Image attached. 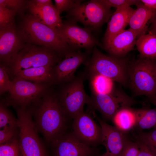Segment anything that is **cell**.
I'll return each mask as SVG.
<instances>
[{
  "instance_id": "cell-1",
  "label": "cell",
  "mask_w": 156,
  "mask_h": 156,
  "mask_svg": "<svg viewBox=\"0 0 156 156\" xmlns=\"http://www.w3.org/2000/svg\"><path fill=\"white\" fill-rule=\"evenodd\" d=\"M35 105V123L47 142L50 143L66 132L69 118L59 103L57 94L49 90Z\"/></svg>"
},
{
  "instance_id": "cell-2",
  "label": "cell",
  "mask_w": 156,
  "mask_h": 156,
  "mask_svg": "<svg viewBox=\"0 0 156 156\" xmlns=\"http://www.w3.org/2000/svg\"><path fill=\"white\" fill-rule=\"evenodd\" d=\"M21 30L29 42L53 50L62 56L73 50L65 40L60 30L42 23L32 15L24 17Z\"/></svg>"
},
{
  "instance_id": "cell-3",
  "label": "cell",
  "mask_w": 156,
  "mask_h": 156,
  "mask_svg": "<svg viewBox=\"0 0 156 156\" xmlns=\"http://www.w3.org/2000/svg\"><path fill=\"white\" fill-rule=\"evenodd\" d=\"M128 85L135 94L156 96V60L140 57L129 63Z\"/></svg>"
},
{
  "instance_id": "cell-4",
  "label": "cell",
  "mask_w": 156,
  "mask_h": 156,
  "mask_svg": "<svg viewBox=\"0 0 156 156\" xmlns=\"http://www.w3.org/2000/svg\"><path fill=\"white\" fill-rule=\"evenodd\" d=\"M129 63L126 59L107 56L95 48L86 64L89 75H100L126 86L128 85Z\"/></svg>"
},
{
  "instance_id": "cell-5",
  "label": "cell",
  "mask_w": 156,
  "mask_h": 156,
  "mask_svg": "<svg viewBox=\"0 0 156 156\" xmlns=\"http://www.w3.org/2000/svg\"><path fill=\"white\" fill-rule=\"evenodd\" d=\"M62 55L44 47L26 45L11 60L7 67L9 74L13 75L18 71L40 66H55L60 61Z\"/></svg>"
},
{
  "instance_id": "cell-6",
  "label": "cell",
  "mask_w": 156,
  "mask_h": 156,
  "mask_svg": "<svg viewBox=\"0 0 156 156\" xmlns=\"http://www.w3.org/2000/svg\"><path fill=\"white\" fill-rule=\"evenodd\" d=\"M20 151L27 156H47L37 133L31 110L17 107Z\"/></svg>"
},
{
  "instance_id": "cell-7",
  "label": "cell",
  "mask_w": 156,
  "mask_h": 156,
  "mask_svg": "<svg viewBox=\"0 0 156 156\" xmlns=\"http://www.w3.org/2000/svg\"><path fill=\"white\" fill-rule=\"evenodd\" d=\"M84 76L83 74L80 75L70 82L64 84L57 94L59 103L68 118L73 119L83 111L85 104H90L91 97L86 94L84 89Z\"/></svg>"
},
{
  "instance_id": "cell-8",
  "label": "cell",
  "mask_w": 156,
  "mask_h": 156,
  "mask_svg": "<svg viewBox=\"0 0 156 156\" xmlns=\"http://www.w3.org/2000/svg\"><path fill=\"white\" fill-rule=\"evenodd\" d=\"M50 85L14 77L8 91L10 102L17 107L22 108H27L31 104L35 105L49 90Z\"/></svg>"
},
{
  "instance_id": "cell-9",
  "label": "cell",
  "mask_w": 156,
  "mask_h": 156,
  "mask_svg": "<svg viewBox=\"0 0 156 156\" xmlns=\"http://www.w3.org/2000/svg\"><path fill=\"white\" fill-rule=\"evenodd\" d=\"M112 12L99 0L81 3L69 11L73 21H78L86 26L96 29L108 21Z\"/></svg>"
},
{
  "instance_id": "cell-10",
  "label": "cell",
  "mask_w": 156,
  "mask_h": 156,
  "mask_svg": "<svg viewBox=\"0 0 156 156\" xmlns=\"http://www.w3.org/2000/svg\"><path fill=\"white\" fill-rule=\"evenodd\" d=\"M92 94L90 106L99 111L104 118L108 120H112L122 108L131 107L136 103L135 101L119 90L116 89L110 93Z\"/></svg>"
},
{
  "instance_id": "cell-11",
  "label": "cell",
  "mask_w": 156,
  "mask_h": 156,
  "mask_svg": "<svg viewBox=\"0 0 156 156\" xmlns=\"http://www.w3.org/2000/svg\"><path fill=\"white\" fill-rule=\"evenodd\" d=\"M26 39L14 23L0 27V60L8 67L12 59L26 45Z\"/></svg>"
},
{
  "instance_id": "cell-12",
  "label": "cell",
  "mask_w": 156,
  "mask_h": 156,
  "mask_svg": "<svg viewBox=\"0 0 156 156\" xmlns=\"http://www.w3.org/2000/svg\"><path fill=\"white\" fill-rule=\"evenodd\" d=\"M73 120L72 132L79 141L90 146L101 143V127L90 115L83 111Z\"/></svg>"
},
{
  "instance_id": "cell-13",
  "label": "cell",
  "mask_w": 156,
  "mask_h": 156,
  "mask_svg": "<svg viewBox=\"0 0 156 156\" xmlns=\"http://www.w3.org/2000/svg\"><path fill=\"white\" fill-rule=\"evenodd\" d=\"M55 156H94V148L79 141L73 133L65 132L50 143Z\"/></svg>"
},
{
  "instance_id": "cell-14",
  "label": "cell",
  "mask_w": 156,
  "mask_h": 156,
  "mask_svg": "<svg viewBox=\"0 0 156 156\" xmlns=\"http://www.w3.org/2000/svg\"><path fill=\"white\" fill-rule=\"evenodd\" d=\"M64 59L54 67L53 83L65 84L73 80L78 67L87 61L86 54L80 51L72 50L65 55Z\"/></svg>"
},
{
  "instance_id": "cell-15",
  "label": "cell",
  "mask_w": 156,
  "mask_h": 156,
  "mask_svg": "<svg viewBox=\"0 0 156 156\" xmlns=\"http://www.w3.org/2000/svg\"><path fill=\"white\" fill-rule=\"evenodd\" d=\"M60 31L66 42L73 50L81 48L90 50L96 43L89 29L80 27L73 21L64 24Z\"/></svg>"
},
{
  "instance_id": "cell-16",
  "label": "cell",
  "mask_w": 156,
  "mask_h": 156,
  "mask_svg": "<svg viewBox=\"0 0 156 156\" xmlns=\"http://www.w3.org/2000/svg\"><path fill=\"white\" fill-rule=\"evenodd\" d=\"M102 131L101 143L105 146L108 156H121L129 140L126 133L115 127L98 118Z\"/></svg>"
},
{
  "instance_id": "cell-17",
  "label": "cell",
  "mask_w": 156,
  "mask_h": 156,
  "mask_svg": "<svg viewBox=\"0 0 156 156\" xmlns=\"http://www.w3.org/2000/svg\"><path fill=\"white\" fill-rule=\"evenodd\" d=\"M136 38V34L131 29H124L105 44V48L111 56L119 58L133 49Z\"/></svg>"
},
{
  "instance_id": "cell-18",
  "label": "cell",
  "mask_w": 156,
  "mask_h": 156,
  "mask_svg": "<svg viewBox=\"0 0 156 156\" xmlns=\"http://www.w3.org/2000/svg\"><path fill=\"white\" fill-rule=\"evenodd\" d=\"M27 6L32 15L42 23L54 29L60 30L63 27L60 13L52 3L41 7L28 1Z\"/></svg>"
},
{
  "instance_id": "cell-19",
  "label": "cell",
  "mask_w": 156,
  "mask_h": 156,
  "mask_svg": "<svg viewBox=\"0 0 156 156\" xmlns=\"http://www.w3.org/2000/svg\"><path fill=\"white\" fill-rule=\"evenodd\" d=\"M134 10L129 6H125L116 9L108 23L104 36L105 44L125 29Z\"/></svg>"
},
{
  "instance_id": "cell-20",
  "label": "cell",
  "mask_w": 156,
  "mask_h": 156,
  "mask_svg": "<svg viewBox=\"0 0 156 156\" xmlns=\"http://www.w3.org/2000/svg\"><path fill=\"white\" fill-rule=\"evenodd\" d=\"M131 16L128 23L130 29L136 34L137 38L145 34L148 30L147 24L151 20L156 11L145 6L141 2L137 5Z\"/></svg>"
},
{
  "instance_id": "cell-21",
  "label": "cell",
  "mask_w": 156,
  "mask_h": 156,
  "mask_svg": "<svg viewBox=\"0 0 156 156\" xmlns=\"http://www.w3.org/2000/svg\"><path fill=\"white\" fill-rule=\"evenodd\" d=\"M54 67L46 66L25 69L17 71L13 76L35 83L51 85L53 83Z\"/></svg>"
},
{
  "instance_id": "cell-22",
  "label": "cell",
  "mask_w": 156,
  "mask_h": 156,
  "mask_svg": "<svg viewBox=\"0 0 156 156\" xmlns=\"http://www.w3.org/2000/svg\"><path fill=\"white\" fill-rule=\"evenodd\" d=\"M112 120L115 127L126 133L136 126L135 110L130 107H123L116 114Z\"/></svg>"
},
{
  "instance_id": "cell-23",
  "label": "cell",
  "mask_w": 156,
  "mask_h": 156,
  "mask_svg": "<svg viewBox=\"0 0 156 156\" xmlns=\"http://www.w3.org/2000/svg\"><path fill=\"white\" fill-rule=\"evenodd\" d=\"M135 45L140 57L156 60V34L149 32L139 37Z\"/></svg>"
},
{
  "instance_id": "cell-24",
  "label": "cell",
  "mask_w": 156,
  "mask_h": 156,
  "mask_svg": "<svg viewBox=\"0 0 156 156\" xmlns=\"http://www.w3.org/2000/svg\"><path fill=\"white\" fill-rule=\"evenodd\" d=\"M136 126L140 130L156 128V109L143 108L135 109Z\"/></svg>"
},
{
  "instance_id": "cell-25",
  "label": "cell",
  "mask_w": 156,
  "mask_h": 156,
  "mask_svg": "<svg viewBox=\"0 0 156 156\" xmlns=\"http://www.w3.org/2000/svg\"><path fill=\"white\" fill-rule=\"evenodd\" d=\"M89 75L92 93H110L115 90L110 79L99 74Z\"/></svg>"
},
{
  "instance_id": "cell-26",
  "label": "cell",
  "mask_w": 156,
  "mask_h": 156,
  "mask_svg": "<svg viewBox=\"0 0 156 156\" xmlns=\"http://www.w3.org/2000/svg\"><path fill=\"white\" fill-rule=\"evenodd\" d=\"M137 141L144 144L156 156V128L147 132H140Z\"/></svg>"
},
{
  "instance_id": "cell-27",
  "label": "cell",
  "mask_w": 156,
  "mask_h": 156,
  "mask_svg": "<svg viewBox=\"0 0 156 156\" xmlns=\"http://www.w3.org/2000/svg\"><path fill=\"white\" fill-rule=\"evenodd\" d=\"M18 127L17 119L13 116L2 102L0 104V128L5 127Z\"/></svg>"
},
{
  "instance_id": "cell-28",
  "label": "cell",
  "mask_w": 156,
  "mask_h": 156,
  "mask_svg": "<svg viewBox=\"0 0 156 156\" xmlns=\"http://www.w3.org/2000/svg\"><path fill=\"white\" fill-rule=\"evenodd\" d=\"M20 154L19 140L17 138L0 144V156H20Z\"/></svg>"
},
{
  "instance_id": "cell-29",
  "label": "cell",
  "mask_w": 156,
  "mask_h": 156,
  "mask_svg": "<svg viewBox=\"0 0 156 156\" xmlns=\"http://www.w3.org/2000/svg\"><path fill=\"white\" fill-rule=\"evenodd\" d=\"M8 68L5 65H0V94L1 95L8 91L11 82Z\"/></svg>"
},
{
  "instance_id": "cell-30",
  "label": "cell",
  "mask_w": 156,
  "mask_h": 156,
  "mask_svg": "<svg viewBox=\"0 0 156 156\" xmlns=\"http://www.w3.org/2000/svg\"><path fill=\"white\" fill-rule=\"evenodd\" d=\"M16 13L14 10L0 6V27L14 23V18Z\"/></svg>"
},
{
  "instance_id": "cell-31",
  "label": "cell",
  "mask_w": 156,
  "mask_h": 156,
  "mask_svg": "<svg viewBox=\"0 0 156 156\" xmlns=\"http://www.w3.org/2000/svg\"><path fill=\"white\" fill-rule=\"evenodd\" d=\"M5 127L0 129V144L10 142L17 139V128Z\"/></svg>"
},
{
  "instance_id": "cell-32",
  "label": "cell",
  "mask_w": 156,
  "mask_h": 156,
  "mask_svg": "<svg viewBox=\"0 0 156 156\" xmlns=\"http://www.w3.org/2000/svg\"><path fill=\"white\" fill-rule=\"evenodd\" d=\"M99 1L107 8L114 7L116 9L125 6L137 5L141 2L138 0H99Z\"/></svg>"
},
{
  "instance_id": "cell-33",
  "label": "cell",
  "mask_w": 156,
  "mask_h": 156,
  "mask_svg": "<svg viewBox=\"0 0 156 156\" xmlns=\"http://www.w3.org/2000/svg\"><path fill=\"white\" fill-rule=\"evenodd\" d=\"M55 7L60 14L65 11H70L79 5L81 0H55Z\"/></svg>"
},
{
  "instance_id": "cell-34",
  "label": "cell",
  "mask_w": 156,
  "mask_h": 156,
  "mask_svg": "<svg viewBox=\"0 0 156 156\" xmlns=\"http://www.w3.org/2000/svg\"><path fill=\"white\" fill-rule=\"evenodd\" d=\"M26 1L22 0H0V6L16 11V12L22 10Z\"/></svg>"
},
{
  "instance_id": "cell-35",
  "label": "cell",
  "mask_w": 156,
  "mask_h": 156,
  "mask_svg": "<svg viewBox=\"0 0 156 156\" xmlns=\"http://www.w3.org/2000/svg\"><path fill=\"white\" fill-rule=\"evenodd\" d=\"M139 152V146L138 142L129 140L127 143L121 156H138Z\"/></svg>"
},
{
  "instance_id": "cell-36",
  "label": "cell",
  "mask_w": 156,
  "mask_h": 156,
  "mask_svg": "<svg viewBox=\"0 0 156 156\" xmlns=\"http://www.w3.org/2000/svg\"><path fill=\"white\" fill-rule=\"evenodd\" d=\"M139 144V152L138 156H155L144 144L137 141Z\"/></svg>"
},
{
  "instance_id": "cell-37",
  "label": "cell",
  "mask_w": 156,
  "mask_h": 156,
  "mask_svg": "<svg viewBox=\"0 0 156 156\" xmlns=\"http://www.w3.org/2000/svg\"><path fill=\"white\" fill-rule=\"evenodd\" d=\"M140 1L146 7L156 11V0H141Z\"/></svg>"
},
{
  "instance_id": "cell-38",
  "label": "cell",
  "mask_w": 156,
  "mask_h": 156,
  "mask_svg": "<svg viewBox=\"0 0 156 156\" xmlns=\"http://www.w3.org/2000/svg\"><path fill=\"white\" fill-rule=\"evenodd\" d=\"M31 1L35 5L38 7L52 4L51 1L50 0H35Z\"/></svg>"
},
{
  "instance_id": "cell-39",
  "label": "cell",
  "mask_w": 156,
  "mask_h": 156,
  "mask_svg": "<svg viewBox=\"0 0 156 156\" xmlns=\"http://www.w3.org/2000/svg\"><path fill=\"white\" fill-rule=\"evenodd\" d=\"M151 23L148 32L156 34V12L151 20Z\"/></svg>"
},
{
  "instance_id": "cell-40",
  "label": "cell",
  "mask_w": 156,
  "mask_h": 156,
  "mask_svg": "<svg viewBox=\"0 0 156 156\" xmlns=\"http://www.w3.org/2000/svg\"><path fill=\"white\" fill-rule=\"evenodd\" d=\"M149 101L156 107V96L153 98L149 99Z\"/></svg>"
},
{
  "instance_id": "cell-41",
  "label": "cell",
  "mask_w": 156,
  "mask_h": 156,
  "mask_svg": "<svg viewBox=\"0 0 156 156\" xmlns=\"http://www.w3.org/2000/svg\"><path fill=\"white\" fill-rule=\"evenodd\" d=\"M98 156H108L106 153H105L103 154Z\"/></svg>"
},
{
  "instance_id": "cell-42",
  "label": "cell",
  "mask_w": 156,
  "mask_h": 156,
  "mask_svg": "<svg viewBox=\"0 0 156 156\" xmlns=\"http://www.w3.org/2000/svg\"><path fill=\"white\" fill-rule=\"evenodd\" d=\"M20 156H27L25 155H24L23 153H21V154H20Z\"/></svg>"
}]
</instances>
